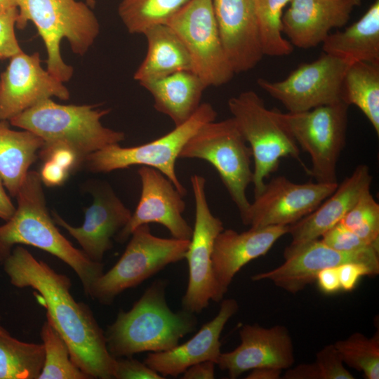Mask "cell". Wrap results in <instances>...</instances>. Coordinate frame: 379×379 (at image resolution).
I'll list each match as a JSON object with an SVG mask.
<instances>
[{
    "instance_id": "cell-10",
    "label": "cell",
    "mask_w": 379,
    "mask_h": 379,
    "mask_svg": "<svg viewBox=\"0 0 379 379\" xmlns=\"http://www.w3.org/2000/svg\"><path fill=\"white\" fill-rule=\"evenodd\" d=\"M349 105L343 101L277 117L312 162L309 173L316 182L336 183L337 165L346 142Z\"/></svg>"
},
{
    "instance_id": "cell-38",
    "label": "cell",
    "mask_w": 379,
    "mask_h": 379,
    "mask_svg": "<svg viewBox=\"0 0 379 379\" xmlns=\"http://www.w3.org/2000/svg\"><path fill=\"white\" fill-rule=\"evenodd\" d=\"M18 8L0 14V60L10 59L22 51L15 32Z\"/></svg>"
},
{
    "instance_id": "cell-2",
    "label": "cell",
    "mask_w": 379,
    "mask_h": 379,
    "mask_svg": "<svg viewBox=\"0 0 379 379\" xmlns=\"http://www.w3.org/2000/svg\"><path fill=\"white\" fill-rule=\"evenodd\" d=\"M15 197L14 214L0 226V265L15 246L38 248L70 267L88 296L91 286L104 272V265L91 260L61 234L46 206L39 173L29 171Z\"/></svg>"
},
{
    "instance_id": "cell-9",
    "label": "cell",
    "mask_w": 379,
    "mask_h": 379,
    "mask_svg": "<svg viewBox=\"0 0 379 379\" xmlns=\"http://www.w3.org/2000/svg\"><path fill=\"white\" fill-rule=\"evenodd\" d=\"M217 112L210 103H201L185 123L149 142L123 147L119 144L107 146L89 154L85 159L88 169L95 173H107L131 166H149L166 176L184 197L187 190L175 172V162L187 141L206 124L215 120Z\"/></svg>"
},
{
    "instance_id": "cell-13",
    "label": "cell",
    "mask_w": 379,
    "mask_h": 379,
    "mask_svg": "<svg viewBox=\"0 0 379 379\" xmlns=\"http://www.w3.org/2000/svg\"><path fill=\"white\" fill-rule=\"evenodd\" d=\"M351 63L324 53L316 60L300 65L283 80L260 78L257 84L288 112H305L342 101L343 81Z\"/></svg>"
},
{
    "instance_id": "cell-4",
    "label": "cell",
    "mask_w": 379,
    "mask_h": 379,
    "mask_svg": "<svg viewBox=\"0 0 379 379\" xmlns=\"http://www.w3.org/2000/svg\"><path fill=\"white\" fill-rule=\"evenodd\" d=\"M109 112L92 105H61L49 98L13 117L9 122L36 134L44 145L69 148L81 164L89 154L125 139L124 133L102 124L101 119Z\"/></svg>"
},
{
    "instance_id": "cell-44",
    "label": "cell",
    "mask_w": 379,
    "mask_h": 379,
    "mask_svg": "<svg viewBox=\"0 0 379 379\" xmlns=\"http://www.w3.org/2000/svg\"><path fill=\"white\" fill-rule=\"evenodd\" d=\"M285 379H321L318 367L315 362L301 364L295 367H290L285 371Z\"/></svg>"
},
{
    "instance_id": "cell-24",
    "label": "cell",
    "mask_w": 379,
    "mask_h": 379,
    "mask_svg": "<svg viewBox=\"0 0 379 379\" xmlns=\"http://www.w3.org/2000/svg\"><path fill=\"white\" fill-rule=\"evenodd\" d=\"M372 180L368 166L358 165L315 210L289 225V246H297L319 239L340 222L364 192L371 190Z\"/></svg>"
},
{
    "instance_id": "cell-43",
    "label": "cell",
    "mask_w": 379,
    "mask_h": 379,
    "mask_svg": "<svg viewBox=\"0 0 379 379\" xmlns=\"http://www.w3.org/2000/svg\"><path fill=\"white\" fill-rule=\"evenodd\" d=\"M215 363L205 361L195 364L182 373L183 379H213L215 378Z\"/></svg>"
},
{
    "instance_id": "cell-11",
    "label": "cell",
    "mask_w": 379,
    "mask_h": 379,
    "mask_svg": "<svg viewBox=\"0 0 379 379\" xmlns=\"http://www.w3.org/2000/svg\"><path fill=\"white\" fill-rule=\"evenodd\" d=\"M166 25L184 44L192 71L207 87L232 79L234 72L222 44L212 0H191Z\"/></svg>"
},
{
    "instance_id": "cell-37",
    "label": "cell",
    "mask_w": 379,
    "mask_h": 379,
    "mask_svg": "<svg viewBox=\"0 0 379 379\" xmlns=\"http://www.w3.org/2000/svg\"><path fill=\"white\" fill-rule=\"evenodd\" d=\"M321 379H354L344 366L342 357L333 344L327 345L316 354L314 361Z\"/></svg>"
},
{
    "instance_id": "cell-14",
    "label": "cell",
    "mask_w": 379,
    "mask_h": 379,
    "mask_svg": "<svg viewBox=\"0 0 379 379\" xmlns=\"http://www.w3.org/2000/svg\"><path fill=\"white\" fill-rule=\"evenodd\" d=\"M338 185L318 182L296 183L283 175L274 177L254 197L241 221L251 228L289 226L315 210Z\"/></svg>"
},
{
    "instance_id": "cell-1",
    "label": "cell",
    "mask_w": 379,
    "mask_h": 379,
    "mask_svg": "<svg viewBox=\"0 0 379 379\" xmlns=\"http://www.w3.org/2000/svg\"><path fill=\"white\" fill-rule=\"evenodd\" d=\"M2 265L13 286L34 290L76 365L91 379H114L116 358L109 352L104 331L90 307L72 295L70 279L21 245L13 248Z\"/></svg>"
},
{
    "instance_id": "cell-46",
    "label": "cell",
    "mask_w": 379,
    "mask_h": 379,
    "mask_svg": "<svg viewBox=\"0 0 379 379\" xmlns=\"http://www.w3.org/2000/svg\"><path fill=\"white\" fill-rule=\"evenodd\" d=\"M281 369L273 367H260L251 370L246 379H279Z\"/></svg>"
},
{
    "instance_id": "cell-5",
    "label": "cell",
    "mask_w": 379,
    "mask_h": 379,
    "mask_svg": "<svg viewBox=\"0 0 379 379\" xmlns=\"http://www.w3.org/2000/svg\"><path fill=\"white\" fill-rule=\"evenodd\" d=\"M89 7L78 0H17L15 27L22 29L28 22L35 25L46 46L47 70L63 83L71 79L73 68L61 56L62 39L83 55L99 34L98 20Z\"/></svg>"
},
{
    "instance_id": "cell-29",
    "label": "cell",
    "mask_w": 379,
    "mask_h": 379,
    "mask_svg": "<svg viewBox=\"0 0 379 379\" xmlns=\"http://www.w3.org/2000/svg\"><path fill=\"white\" fill-rule=\"evenodd\" d=\"M341 100L357 107L379 135V65L352 62L343 79Z\"/></svg>"
},
{
    "instance_id": "cell-15",
    "label": "cell",
    "mask_w": 379,
    "mask_h": 379,
    "mask_svg": "<svg viewBox=\"0 0 379 379\" xmlns=\"http://www.w3.org/2000/svg\"><path fill=\"white\" fill-rule=\"evenodd\" d=\"M379 251L371 249L361 252L346 253L326 245L320 239L300 246L285 248V261L279 267L255 274L254 281L270 280L277 286L291 293H296L316 279L322 270L338 267L346 262L361 263L379 274Z\"/></svg>"
},
{
    "instance_id": "cell-28",
    "label": "cell",
    "mask_w": 379,
    "mask_h": 379,
    "mask_svg": "<svg viewBox=\"0 0 379 379\" xmlns=\"http://www.w3.org/2000/svg\"><path fill=\"white\" fill-rule=\"evenodd\" d=\"M44 141L31 131H15L0 120V176L10 194L16 197Z\"/></svg>"
},
{
    "instance_id": "cell-7",
    "label": "cell",
    "mask_w": 379,
    "mask_h": 379,
    "mask_svg": "<svg viewBox=\"0 0 379 379\" xmlns=\"http://www.w3.org/2000/svg\"><path fill=\"white\" fill-rule=\"evenodd\" d=\"M228 107L239 132L248 144L253 159L252 183L254 197L262 190L265 179L277 170L280 159L299 160L296 142L253 91H246L228 100Z\"/></svg>"
},
{
    "instance_id": "cell-39",
    "label": "cell",
    "mask_w": 379,
    "mask_h": 379,
    "mask_svg": "<svg viewBox=\"0 0 379 379\" xmlns=\"http://www.w3.org/2000/svg\"><path fill=\"white\" fill-rule=\"evenodd\" d=\"M159 373L133 357L116 359L114 379H164Z\"/></svg>"
},
{
    "instance_id": "cell-40",
    "label": "cell",
    "mask_w": 379,
    "mask_h": 379,
    "mask_svg": "<svg viewBox=\"0 0 379 379\" xmlns=\"http://www.w3.org/2000/svg\"><path fill=\"white\" fill-rule=\"evenodd\" d=\"M341 290L350 292L356 286L361 277L377 274L367 265L357 262H346L338 266Z\"/></svg>"
},
{
    "instance_id": "cell-3",
    "label": "cell",
    "mask_w": 379,
    "mask_h": 379,
    "mask_svg": "<svg viewBox=\"0 0 379 379\" xmlns=\"http://www.w3.org/2000/svg\"><path fill=\"white\" fill-rule=\"evenodd\" d=\"M166 281L157 280L128 311L120 310L105 333L106 344L114 358L171 350L197 327L195 314L173 312L165 291Z\"/></svg>"
},
{
    "instance_id": "cell-42",
    "label": "cell",
    "mask_w": 379,
    "mask_h": 379,
    "mask_svg": "<svg viewBox=\"0 0 379 379\" xmlns=\"http://www.w3.org/2000/svg\"><path fill=\"white\" fill-rule=\"evenodd\" d=\"M315 280L321 291L326 294H333L341 290L338 267H328L321 270L317 274Z\"/></svg>"
},
{
    "instance_id": "cell-47",
    "label": "cell",
    "mask_w": 379,
    "mask_h": 379,
    "mask_svg": "<svg viewBox=\"0 0 379 379\" xmlns=\"http://www.w3.org/2000/svg\"><path fill=\"white\" fill-rule=\"evenodd\" d=\"M17 8V0H0V14Z\"/></svg>"
},
{
    "instance_id": "cell-18",
    "label": "cell",
    "mask_w": 379,
    "mask_h": 379,
    "mask_svg": "<svg viewBox=\"0 0 379 379\" xmlns=\"http://www.w3.org/2000/svg\"><path fill=\"white\" fill-rule=\"evenodd\" d=\"M90 190L93 201L86 209L81 226L69 225L57 213H53V218L77 241L91 260L102 262L105 254L112 248V239L128 223L132 212L108 183L99 182Z\"/></svg>"
},
{
    "instance_id": "cell-31",
    "label": "cell",
    "mask_w": 379,
    "mask_h": 379,
    "mask_svg": "<svg viewBox=\"0 0 379 379\" xmlns=\"http://www.w3.org/2000/svg\"><path fill=\"white\" fill-rule=\"evenodd\" d=\"M191 0H121L118 12L131 34H143L147 29L166 24Z\"/></svg>"
},
{
    "instance_id": "cell-21",
    "label": "cell",
    "mask_w": 379,
    "mask_h": 379,
    "mask_svg": "<svg viewBox=\"0 0 379 379\" xmlns=\"http://www.w3.org/2000/svg\"><path fill=\"white\" fill-rule=\"evenodd\" d=\"M289 226L274 225L251 228L239 233L227 229L215 239L212 267L220 300L236 274L251 260L265 255L286 234Z\"/></svg>"
},
{
    "instance_id": "cell-12",
    "label": "cell",
    "mask_w": 379,
    "mask_h": 379,
    "mask_svg": "<svg viewBox=\"0 0 379 379\" xmlns=\"http://www.w3.org/2000/svg\"><path fill=\"white\" fill-rule=\"evenodd\" d=\"M195 203L192 235L185 259L188 265V284L182 299V310L199 314L211 300L219 302L212 267L215 239L224 230L220 218L211 213L206 194V179L194 174L190 178Z\"/></svg>"
},
{
    "instance_id": "cell-6",
    "label": "cell",
    "mask_w": 379,
    "mask_h": 379,
    "mask_svg": "<svg viewBox=\"0 0 379 379\" xmlns=\"http://www.w3.org/2000/svg\"><path fill=\"white\" fill-rule=\"evenodd\" d=\"M119 260L91 286L88 296L104 305L136 287L167 265L185 259L190 240L153 235L148 224L137 227Z\"/></svg>"
},
{
    "instance_id": "cell-45",
    "label": "cell",
    "mask_w": 379,
    "mask_h": 379,
    "mask_svg": "<svg viewBox=\"0 0 379 379\" xmlns=\"http://www.w3.org/2000/svg\"><path fill=\"white\" fill-rule=\"evenodd\" d=\"M16 207L11 202L4 190V185L0 176V218L7 221L15 211Z\"/></svg>"
},
{
    "instance_id": "cell-30",
    "label": "cell",
    "mask_w": 379,
    "mask_h": 379,
    "mask_svg": "<svg viewBox=\"0 0 379 379\" xmlns=\"http://www.w3.org/2000/svg\"><path fill=\"white\" fill-rule=\"evenodd\" d=\"M44 361L41 343L19 340L0 324V379H38Z\"/></svg>"
},
{
    "instance_id": "cell-23",
    "label": "cell",
    "mask_w": 379,
    "mask_h": 379,
    "mask_svg": "<svg viewBox=\"0 0 379 379\" xmlns=\"http://www.w3.org/2000/svg\"><path fill=\"white\" fill-rule=\"evenodd\" d=\"M238 310L234 298L222 300L216 316L204 324L192 338L171 350L151 352L144 362L164 378L182 374L190 366L199 362L211 361L217 364L222 353L220 335Z\"/></svg>"
},
{
    "instance_id": "cell-34",
    "label": "cell",
    "mask_w": 379,
    "mask_h": 379,
    "mask_svg": "<svg viewBox=\"0 0 379 379\" xmlns=\"http://www.w3.org/2000/svg\"><path fill=\"white\" fill-rule=\"evenodd\" d=\"M334 346L344 364L363 373L367 379H379V333L371 338L356 332Z\"/></svg>"
},
{
    "instance_id": "cell-16",
    "label": "cell",
    "mask_w": 379,
    "mask_h": 379,
    "mask_svg": "<svg viewBox=\"0 0 379 379\" xmlns=\"http://www.w3.org/2000/svg\"><path fill=\"white\" fill-rule=\"evenodd\" d=\"M69 95L63 82L41 67L39 53L21 51L0 75V120L9 121L44 100H68Z\"/></svg>"
},
{
    "instance_id": "cell-32",
    "label": "cell",
    "mask_w": 379,
    "mask_h": 379,
    "mask_svg": "<svg viewBox=\"0 0 379 379\" xmlns=\"http://www.w3.org/2000/svg\"><path fill=\"white\" fill-rule=\"evenodd\" d=\"M291 1L254 0L263 55L286 56L293 51V46L283 36V11Z\"/></svg>"
},
{
    "instance_id": "cell-33",
    "label": "cell",
    "mask_w": 379,
    "mask_h": 379,
    "mask_svg": "<svg viewBox=\"0 0 379 379\" xmlns=\"http://www.w3.org/2000/svg\"><path fill=\"white\" fill-rule=\"evenodd\" d=\"M40 335L44 361L38 379H91L74 362L68 345L47 319Z\"/></svg>"
},
{
    "instance_id": "cell-27",
    "label": "cell",
    "mask_w": 379,
    "mask_h": 379,
    "mask_svg": "<svg viewBox=\"0 0 379 379\" xmlns=\"http://www.w3.org/2000/svg\"><path fill=\"white\" fill-rule=\"evenodd\" d=\"M324 53L352 62L379 65V0L343 31L330 33L322 43Z\"/></svg>"
},
{
    "instance_id": "cell-25",
    "label": "cell",
    "mask_w": 379,
    "mask_h": 379,
    "mask_svg": "<svg viewBox=\"0 0 379 379\" xmlns=\"http://www.w3.org/2000/svg\"><path fill=\"white\" fill-rule=\"evenodd\" d=\"M152 96L154 107L175 126L187 121L201 105L207 86L193 71H180L141 85Z\"/></svg>"
},
{
    "instance_id": "cell-26",
    "label": "cell",
    "mask_w": 379,
    "mask_h": 379,
    "mask_svg": "<svg viewBox=\"0 0 379 379\" xmlns=\"http://www.w3.org/2000/svg\"><path fill=\"white\" fill-rule=\"evenodd\" d=\"M147 51L133 78L140 85L180 71H192L190 54L177 34L166 24L147 29Z\"/></svg>"
},
{
    "instance_id": "cell-22",
    "label": "cell",
    "mask_w": 379,
    "mask_h": 379,
    "mask_svg": "<svg viewBox=\"0 0 379 379\" xmlns=\"http://www.w3.org/2000/svg\"><path fill=\"white\" fill-rule=\"evenodd\" d=\"M361 0H291L282 18L283 34L293 46L322 44L332 29L343 27Z\"/></svg>"
},
{
    "instance_id": "cell-49",
    "label": "cell",
    "mask_w": 379,
    "mask_h": 379,
    "mask_svg": "<svg viewBox=\"0 0 379 379\" xmlns=\"http://www.w3.org/2000/svg\"><path fill=\"white\" fill-rule=\"evenodd\" d=\"M0 319H1V317H0Z\"/></svg>"
},
{
    "instance_id": "cell-36",
    "label": "cell",
    "mask_w": 379,
    "mask_h": 379,
    "mask_svg": "<svg viewBox=\"0 0 379 379\" xmlns=\"http://www.w3.org/2000/svg\"><path fill=\"white\" fill-rule=\"evenodd\" d=\"M328 246L342 252L356 253L375 249L353 232L338 222L319 238Z\"/></svg>"
},
{
    "instance_id": "cell-8",
    "label": "cell",
    "mask_w": 379,
    "mask_h": 379,
    "mask_svg": "<svg viewBox=\"0 0 379 379\" xmlns=\"http://www.w3.org/2000/svg\"><path fill=\"white\" fill-rule=\"evenodd\" d=\"M179 158L210 163L237 207L241 220L244 218L251 204L246 190L253 180L252 152L232 117L204 125L185 144Z\"/></svg>"
},
{
    "instance_id": "cell-20",
    "label": "cell",
    "mask_w": 379,
    "mask_h": 379,
    "mask_svg": "<svg viewBox=\"0 0 379 379\" xmlns=\"http://www.w3.org/2000/svg\"><path fill=\"white\" fill-rule=\"evenodd\" d=\"M222 44L236 73L251 70L261 60L254 0H212Z\"/></svg>"
},
{
    "instance_id": "cell-35",
    "label": "cell",
    "mask_w": 379,
    "mask_h": 379,
    "mask_svg": "<svg viewBox=\"0 0 379 379\" xmlns=\"http://www.w3.org/2000/svg\"><path fill=\"white\" fill-rule=\"evenodd\" d=\"M340 222L379 250V204L371 190L360 197Z\"/></svg>"
},
{
    "instance_id": "cell-41",
    "label": "cell",
    "mask_w": 379,
    "mask_h": 379,
    "mask_svg": "<svg viewBox=\"0 0 379 379\" xmlns=\"http://www.w3.org/2000/svg\"><path fill=\"white\" fill-rule=\"evenodd\" d=\"M70 171L51 160H46L39 173L43 184L57 186L65 182Z\"/></svg>"
},
{
    "instance_id": "cell-48",
    "label": "cell",
    "mask_w": 379,
    "mask_h": 379,
    "mask_svg": "<svg viewBox=\"0 0 379 379\" xmlns=\"http://www.w3.org/2000/svg\"><path fill=\"white\" fill-rule=\"evenodd\" d=\"M86 4L90 7H93L95 6V0H86Z\"/></svg>"
},
{
    "instance_id": "cell-17",
    "label": "cell",
    "mask_w": 379,
    "mask_h": 379,
    "mask_svg": "<svg viewBox=\"0 0 379 379\" xmlns=\"http://www.w3.org/2000/svg\"><path fill=\"white\" fill-rule=\"evenodd\" d=\"M142 190L136 208L126 226L114 237L125 242L139 226L158 223L164 226L172 237L190 240L193 228L184 218L185 209L183 196L162 173L149 166L138 170Z\"/></svg>"
},
{
    "instance_id": "cell-19",
    "label": "cell",
    "mask_w": 379,
    "mask_h": 379,
    "mask_svg": "<svg viewBox=\"0 0 379 379\" xmlns=\"http://www.w3.org/2000/svg\"><path fill=\"white\" fill-rule=\"evenodd\" d=\"M240 344L221 353L217 364L232 379L260 367L287 369L294 364V348L288 328L282 325L265 328L244 324L239 331Z\"/></svg>"
}]
</instances>
